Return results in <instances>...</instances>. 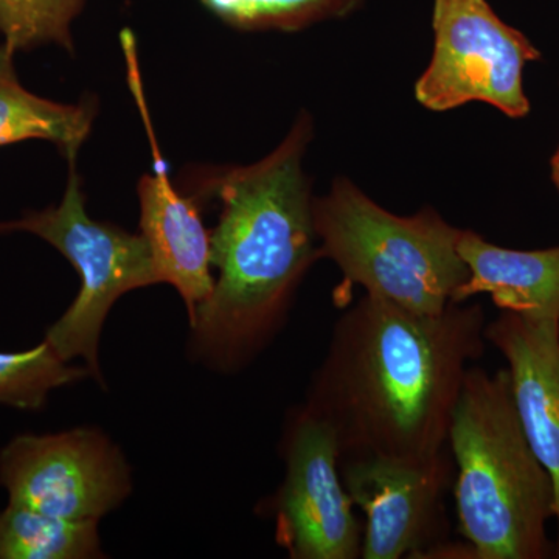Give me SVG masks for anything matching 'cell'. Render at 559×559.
Returning <instances> with one entry per match:
<instances>
[{
    "mask_svg": "<svg viewBox=\"0 0 559 559\" xmlns=\"http://www.w3.org/2000/svg\"><path fill=\"white\" fill-rule=\"evenodd\" d=\"M314 229L319 259L336 263L344 288L360 286L417 314H440L457 304L469 277L459 252L463 229L436 209L400 216L370 200L347 178L331 183L314 198Z\"/></svg>",
    "mask_w": 559,
    "mask_h": 559,
    "instance_id": "277c9868",
    "label": "cell"
},
{
    "mask_svg": "<svg viewBox=\"0 0 559 559\" xmlns=\"http://www.w3.org/2000/svg\"><path fill=\"white\" fill-rule=\"evenodd\" d=\"M432 32V58L415 83L423 108L448 112L485 103L510 119L528 116L524 70L540 51L487 0H433Z\"/></svg>",
    "mask_w": 559,
    "mask_h": 559,
    "instance_id": "8992f818",
    "label": "cell"
},
{
    "mask_svg": "<svg viewBox=\"0 0 559 559\" xmlns=\"http://www.w3.org/2000/svg\"><path fill=\"white\" fill-rule=\"evenodd\" d=\"M341 476L366 514L362 559L419 558L441 543L443 500L454 484L450 450L428 460H341Z\"/></svg>",
    "mask_w": 559,
    "mask_h": 559,
    "instance_id": "9c48e42d",
    "label": "cell"
},
{
    "mask_svg": "<svg viewBox=\"0 0 559 559\" xmlns=\"http://www.w3.org/2000/svg\"><path fill=\"white\" fill-rule=\"evenodd\" d=\"M485 337L506 359L522 425L549 476L559 559V320L500 311Z\"/></svg>",
    "mask_w": 559,
    "mask_h": 559,
    "instance_id": "8fae6325",
    "label": "cell"
},
{
    "mask_svg": "<svg viewBox=\"0 0 559 559\" xmlns=\"http://www.w3.org/2000/svg\"><path fill=\"white\" fill-rule=\"evenodd\" d=\"M9 503L70 521L100 522L132 492L130 463L97 428L14 437L0 451Z\"/></svg>",
    "mask_w": 559,
    "mask_h": 559,
    "instance_id": "ba28073f",
    "label": "cell"
},
{
    "mask_svg": "<svg viewBox=\"0 0 559 559\" xmlns=\"http://www.w3.org/2000/svg\"><path fill=\"white\" fill-rule=\"evenodd\" d=\"M98 521H70L9 503L0 511V559L103 558Z\"/></svg>",
    "mask_w": 559,
    "mask_h": 559,
    "instance_id": "5bb4252c",
    "label": "cell"
},
{
    "mask_svg": "<svg viewBox=\"0 0 559 559\" xmlns=\"http://www.w3.org/2000/svg\"><path fill=\"white\" fill-rule=\"evenodd\" d=\"M285 476L260 514L275 524V540L293 559H356L362 532L342 481L340 447L330 426L296 407L282 437Z\"/></svg>",
    "mask_w": 559,
    "mask_h": 559,
    "instance_id": "52a82bcc",
    "label": "cell"
},
{
    "mask_svg": "<svg viewBox=\"0 0 559 559\" xmlns=\"http://www.w3.org/2000/svg\"><path fill=\"white\" fill-rule=\"evenodd\" d=\"M550 168H551V180H554V183H555V186H557V189L559 191V146H558L557 153H555L554 157H551Z\"/></svg>",
    "mask_w": 559,
    "mask_h": 559,
    "instance_id": "ac0fdd59",
    "label": "cell"
},
{
    "mask_svg": "<svg viewBox=\"0 0 559 559\" xmlns=\"http://www.w3.org/2000/svg\"><path fill=\"white\" fill-rule=\"evenodd\" d=\"M209 13L237 32L296 33L322 22L345 20L364 0H200Z\"/></svg>",
    "mask_w": 559,
    "mask_h": 559,
    "instance_id": "9a60e30c",
    "label": "cell"
},
{
    "mask_svg": "<svg viewBox=\"0 0 559 559\" xmlns=\"http://www.w3.org/2000/svg\"><path fill=\"white\" fill-rule=\"evenodd\" d=\"M94 374L87 366H70L49 342L24 352H0V404L20 411H40L50 393Z\"/></svg>",
    "mask_w": 559,
    "mask_h": 559,
    "instance_id": "2e32d148",
    "label": "cell"
},
{
    "mask_svg": "<svg viewBox=\"0 0 559 559\" xmlns=\"http://www.w3.org/2000/svg\"><path fill=\"white\" fill-rule=\"evenodd\" d=\"M312 132L310 114L301 112L277 148L255 164L189 168L180 176L201 207L209 201L221 207L212 230L218 274L190 322V356L210 370L237 373L259 358L320 260L314 197L304 170Z\"/></svg>",
    "mask_w": 559,
    "mask_h": 559,
    "instance_id": "7a4b0ae2",
    "label": "cell"
},
{
    "mask_svg": "<svg viewBox=\"0 0 559 559\" xmlns=\"http://www.w3.org/2000/svg\"><path fill=\"white\" fill-rule=\"evenodd\" d=\"M487 323L468 301L417 314L364 294L334 323L304 406L333 430L341 460L437 457Z\"/></svg>",
    "mask_w": 559,
    "mask_h": 559,
    "instance_id": "6da1fadb",
    "label": "cell"
},
{
    "mask_svg": "<svg viewBox=\"0 0 559 559\" xmlns=\"http://www.w3.org/2000/svg\"><path fill=\"white\" fill-rule=\"evenodd\" d=\"M14 55L0 46V146L27 140L53 143L68 162H76L81 146L90 139L97 100L60 103L33 94L17 79Z\"/></svg>",
    "mask_w": 559,
    "mask_h": 559,
    "instance_id": "4fadbf2b",
    "label": "cell"
},
{
    "mask_svg": "<svg viewBox=\"0 0 559 559\" xmlns=\"http://www.w3.org/2000/svg\"><path fill=\"white\" fill-rule=\"evenodd\" d=\"M86 0H0V35L11 50L57 46L75 53L73 22Z\"/></svg>",
    "mask_w": 559,
    "mask_h": 559,
    "instance_id": "e0dca14e",
    "label": "cell"
},
{
    "mask_svg": "<svg viewBox=\"0 0 559 559\" xmlns=\"http://www.w3.org/2000/svg\"><path fill=\"white\" fill-rule=\"evenodd\" d=\"M14 231L49 242L79 272V296L46 330L44 341L68 362L83 359L103 384L100 340L110 310L124 294L160 283L148 242L142 234L92 218L75 162H69L60 204L0 223V234Z\"/></svg>",
    "mask_w": 559,
    "mask_h": 559,
    "instance_id": "5b68a950",
    "label": "cell"
},
{
    "mask_svg": "<svg viewBox=\"0 0 559 559\" xmlns=\"http://www.w3.org/2000/svg\"><path fill=\"white\" fill-rule=\"evenodd\" d=\"M448 450L460 535L476 559L554 557L547 536L554 489L525 433L507 367L466 371Z\"/></svg>",
    "mask_w": 559,
    "mask_h": 559,
    "instance_id": "3957f363",
    "label": "cell"
},
{
    "mask_svg": "<svg viewBox=\"0 0 559 559\" xmlns=\"http://www.w3.org/2000/svg\"><path fill=\"white\" fill-rule=\"evenodd\" d=\"M459 252L469 277L459 290L457 304L488 294L500 311L559 320V246L507 249L463 230Z\"/></svg>",
    "mask_w": 559,
    "mask_h": 559,
    "instance_id": "7c38bea8",
    "label": "cell"
},
{
    "mask_svg": "<svg viewBox=\"0 0 559 559\" xmlns=\"http://www.w3.org/2000/svg\"><path fill=\"white\" fill-rule=\"evenodd\" d=\"M127 64V81L140 119L145 127L153 157V173L138 183L140 234L148 242L160 283L178 290L186 304L189 323L215 285L212 267V230L205 227L201 204L170 179L168 164L151 121L145 86L140 72L138 40L124 28L120 33Z\"/></svg>",
    "mask_w": 559,
    "mask_h": 559,
    "instance_id": "30bf717a",
    "label": "cell"
}]
</instances>
